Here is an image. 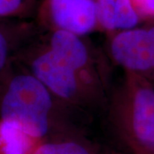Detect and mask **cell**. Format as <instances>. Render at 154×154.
<instances>
[{"label": "cell", "instance_id": "cell-1", "mask_svg": "<svg viewBox=\"0 0 154 154\" xmlns=\"http://www.w3.org/2000/svg\"><path fill=\"white\" fill-rule=\"evenodd\" d=\"M110 123L131 154H154V84L125 73L112 96Z\"/></svg>", "mask_w": 154, "mask_h": 154}, {"label": "cell", "instance_id": "cell-2", "mask_svg": "<svg viewBox=\"0 0 154 154\" xmlns=\"http://www.w3.org/2000/svg\"><path fill=\"white\" fill-rule=\"evenodd\" d=\"M56 98L27 70L6 78L0 92V121L38 141L53 128Z\"/></svg>", "mask_w": 154, "mask_h": 154}, {"label": "cell", "instance_id": "cell-3", "mask_svg": "<svg viewBox=\"0 0 154 154\" xmlns=\"http://www.w3.org/2000/svg\"><path fill=\"white\" fill-rule=\"evenodd\" d=\"M26 70L36 77L56 99L86 105L99 92V79L74 69L55 55L47 45L27 57Z\"/></svg>", "mask_w": 154, "mask_h": 154}, {"label": "cell", "instance_id": "cell-4", "mask_svg": "<svg viewBox=\"0 0 154 154\" xmlns=\"http://www.w3.org/2000/svg\"><path fill=\"white\" fill-rule=\"evenodd\" d=\"M109 52L125 73L137 75L153 83L154 22L110 34Z\"/></svg>", "mask_w": 154, "mask_h": 154}, {"label": "cell", "instance_id": "cell-5", "mask_svg": "<svg viewBox=\"0 0 154 154\" xmlns=\"http://www.w3.org/2000/svg\"><path fill=\"white\" fill-rule=\"evenodd\" d=\"M38 17L51 31L84 36L99 29L94 0H43Z\"/></svg>", "mask_w": 154, "mask_h": 154}, {"label": "cell", "instance_id": "cell-6", "mask_svg": "<svg viewBox=\"0 0 154 154\" xmlns=\"http://www.w3.org/2000/svg\"><path fill=\"white\" fill-rule=\"evenodd\" d=\"M51 32L46 45L55 55L77 71L99 79L93 55L82 36L61 30Z\"/></svg>", "mask_w": 154, "mask_h": 154}, {"label": "cell", "instance_id": "cell-7", "mask_svg": "<svg viewBox=\"0 0 154 154\" xmlns=\"http://www.w3.org/2000/svg\"><path fill=\"white\" fill-rule=\"evenodd\" d=\"M99 29L112 33L139 26L142 21L132 0H94Z\"/></svg>", "mask_w": 154, "mask_h": 154}, {"label": "cell", "instance_id": "cell-8", "mask_svg": "<svg viewBox=\"0 0 154 154\" xmlns=\"http://www.w3.org/2000/svg\"><path fill=\"white\" fill-rule=\"evenodd\" d=\"M38 142L16 126L0 121V154H29Z\"/></svg>", "mask_w": 154, "mask_h": 154}, {"label": "cell", "instance_id": "cell-9", "mask_svg": "<svg viewBox=\"0 0 154 154\" xmlns=\"http://www.w3.org/2000/svg\"><path fill=\"white\" fill-rule=\"evenodd\" d=\"M29 154H104L91 144L75 139L44 140Z\"/></svg>", "mask_w": 154, "mask_h": 154}, {"label": "cell", "instance_id": "cell-10", "mask_svg": "<svg viewBox=\"0 0 154 154\" xmlns=\"http://www.w3.org/2000/svg\"><path fill=\"white\" fill-rule=\"evenodd\" d=\"M36 0H0V19L28 16Z\"/></svg>", "mask_w": 154, "mask_h": 154}, {"label": "cell", "instance_id": "cell-11", "mask_svg": "<svg viewBox=\"0 0 154 154\" xmlns=\"http://www.w3.org/2000/svg\"><path fill=\"white\" fill-rule=\"evenodd\" d=\"M12 41L8 29L0 23V76L5 73L11 61Z\"/></svg>", "mask_w": 154, "mask_h": 154}, {"label": "cell", "instance_id": "cell-12", "mask_svg": "<svg viewBox=\"0 0 154 154\" xmlns=\"http://www.w3.org/2000/svg\"><path fill=\"white\" fill-rule=\"evenodd\" d=\"M132 3L142 22H154V0H132Z\"/></svg>", "mask_w": 154, "mask_h": 154}]
</instances>
